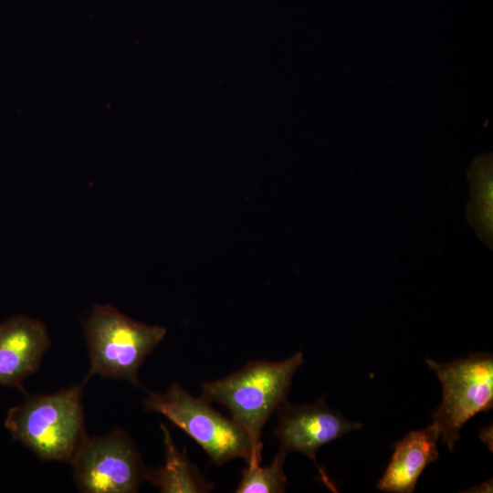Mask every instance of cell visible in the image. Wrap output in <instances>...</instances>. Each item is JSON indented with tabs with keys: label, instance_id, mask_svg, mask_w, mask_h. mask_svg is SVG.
<instances>
[{
	"label": "cell",
	"instance_id": "6da1fadb",
	"mask_svg": "<svg viewBox=\"0 0 493 493\" xmlns=\"http://www.w3.org/2000/svg\"><path fill=\"white\" fill-rule=\"evenodd\" d=\"M302 363L301 351L281 362L250 361L225 378L203 383L200 398L228 409L232 418L248 435L256 464L262 460L263 427L287 400L294 374Z\"/></svg>",
	"mask_w": 493,
	"mask_h": 493
},
{
	"label": "cell",
	"instance_id": "7a4b0ae2",
	"mask_svg": "<svg viewBox=\"0 0 493 493\" xmlns=\"http://www.w3.org/2000/svg\"><path fill=\"white\" fill-rule=\"evenodd\" d=\"M12 439L42 460L69 461L86 435L82 384L49 394H26L4 421Z\"/></svg>",
	"mask_w": 493,
	"mask_h": 493
},
{
	"label": "cell",
	"instance_id": "3957f363",
	"mask_svg": "<svg viewBox=\"0 0 493 493\" xmlns=\"http://www.w3.org/2000/svg\"><path fill=\"white\" fill-rule=\"evenodd\" d=\"M165 334L164 327L134 320L111 305H94L85 322L89 357L85 382L99 375L138 386L139 368Z\"/></svg>",
	"mask_w": 493,
	"mask_h": 493
},
{
	"label": "cell",
	"instance_id": "277c9868",
	"mask_svg": "<svg viewBox=\"0 0 493 493\" xmlns=\"http://www.w3.org/2000/svg\"><path fill=\"white\" fill-rule=\"evenodd\" d=\"M148 412H157L168 418L192 437L209 456L222 466L229 460L243 458L255 463L251 440L231 417L215 411L208 402L195 398L173 382L165 393H150L143 401Z\"/></svg>",
	"mask_w": 493,
	"mask_h": 493
},
{
	"label": "cell",
	"instance_id": "5b68a950",
	"mask_svg": "<svg viewBox=\"0 0 493 493\" xmlns=\"http://www.w3.org/2000/svg\"><path fill=\"white\" fill-rule=\"evenodd\" d=\"M426 362L436 372L443 391L433 423L452 452L463 425L493 406V357L489 352H478L446 363L429 359Z\"/></svg>",
	"mask_w": 493,
	"mask_h": 493
},
{
	"label": "cell",
	"instance_id": "8992f818",
	"mask_svg": "<svg viewBox=\"0 0 493 493\" xmlns=\"http://www.w3.org/2000/svg\"><path fill=\"white\" fill-rule=\"evenodd\" d=\"M68 462L76 486L85 493H133L146 480L142 456L121 429L100 436L86 435Z\"/></svg>",
	"mask_w": 493,
	"mask_h": 493
},
{
	"label": "cell",
	"instance_id": "52a82bcc",
	"mask_svg": "<svg viewBox=\"0 0 493 493\" xmlns=\"http://www.w3.org/2000/svg\"><path fill=\"white\" fill-rule=\"evenodd\" d=\"M278 410L275 435L280 442L278 450L286 455L299 452L316 465V452L320 447L362 426L360 422L346 419L322 399L304 405H293L285 400Z\"/></svg>",
	"mask_w": 493,
	"mask_h": 493
},
{
	"label": "cell",
	"instance_id": "ba28073f",
	"mask_svg": "<svg viewBox=\"0 0 493 493\" xmlns=\"http://www.w3.org/2000/svg\"><path fill=\"white\" fill-rule=\"evenodd\" d=\"M50 346L45 324L37 319L16 315L0 322V385L24 393V381L37 372Z\"/></svg>",
	"mask_w": 493,
	"mask_h": 493
},
{
	"label": "cell",
	"instance_id": "9c48e42d",
	"mask_svg": "<svg viewBox=\"0 0 493 493\" xmlns=\"http://www.w3.org/2000/svg\"><path fill=\"white\" fill-rule=\"evenodd\" d=\"M440 433L432 422L425 428L408 433L395 444L391 461L378 481V488L389 493H411L425 468L437 460Z\"/></svg>",
	"mask_w": 493,
	"mask_h": 493
},
{
	"label": "cell",
	"instance_id": "30bf717a",
	"mask_svg": "<svg viewBox=\"0 0 493 493\" xmlns=\"http://www.w3.org/2000/svg\"><path fill=\"white\" fill-rule=\"evenodd\" d=\"M165 446V463L158 469L147 471L146 480L163 493H205L212 491L214 484L206 481L176 447L167 426L161 424Z\"/></svg>",
	"mask_w": 493,
	"mask_h": 493
},
{
	"label": "cell",
	"instance_id": "8fae6325",
	"mask_svg": "<svg viewBox=\"0 0 493 493\" xmlns=\"http://www.w3.org/2000/svg\"><path fill=\"white\" fill-rule=\"evenodd\" d=\"M286 454L278 450L272 463L267 467L247 465L243 469L241 480L236 493H282L288 487L283 470Z\"/></svg>",
	"mask_w": 493,
	"mask_h": 493
}]
</instances>
